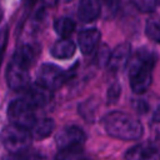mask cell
<instances>
[{
  "instance_id": "obj_1",
  "label": "cell",
  "mask_w": 160,
  "mask_h": 160,
  "mask_svg": "<svg viewBox=\"0 0 160 160\" xmlns=\"http://www.w3.org/2000/svg\"><path fill=\"white\" fill-rule=\"evenodd\" d=\"M158 61V54L142 48L129 59V82L131 90L140 95L145 92L152 81V69Z\"/></svg>"
},
{
  "instance_id": "obj_2",
  "label": "cell",
  "mask_w": 160,
  "mask_h": 160,
  "mask_svg": "<svg viewBox=\"0 0 160 160\" xmlns=\"http://www.w3.org/2000/svg\"><path fill=\"white\" fill-rule=\"evenodd\" d=\"M102 125L110 136L124 141L139 140L142 136V125L140 120L122 111L106 114L102 118Z\"/></svg>"
},
{
  "instance_id": "obj_3",
  "label": "cell",
  "mask_w": 160,
  "mask_h": 160,
  "mask_svg": "<svg viewBox=\"0 0 160 160\" xmlns=\"http://www.w3.org/2000/svg\"><path fill=\"white\" fill-rule=\"evenodd\" d=\"M0 139L4 148L10 154H24L32 140L30 130L11 122L1 130Z\"/></svg>"
},
{
  "instance_id": "obj_4",
  "label": "cell",
  "mask_w": 160,
  "mask_h": 160,
  "mask_svg": "<svg viewBox=\"0 0 160 160\" xmlns=\"http://www.w3.org/2000/svg\"><path fill=\"white\" fill-rule=\"evenodd\" d=\"M8 118L11 124L30 130L36 121L34 108L24 99L12 100L8 106Z\"/></svg>"
},
{
  "instance_id": "obj_5",
  "label": "cell",
  "mask_w": 160,
  "mask_h": 160,
  "mask_svg": "<svg viewBox=\"0 0 160 160\" xmlns=\"http://www.w3.org/2000/svg\"><path fill=\"white\" fill-rule=\"evenodd\" d=\"M69 79V74L55 64H42L38 71V84L49 90H56Z\"/></svg>"
},
{
  "instance_id": "obj_6",
  "label": "cell",
  "mask_w": 160,
  "mask_h": 160,
  "mask_svg": "<svg viewBox=\"0 0 160 160\" xmlns=\"http://www.w3.org/2000/svg\"><path fill=\"white\" fill-rule=\"evenodd\" d=\"M29 80V68L11 59L6 68V81L9 88L16 91H21L30 84Z\"/></svg>"
},
{
  "instance_id": "obj_7",
  "label": "cell",
  "mask_w": 160,
  "mask_h": 160,
  "mask_svg": "<svg viewBox=\"0 0 160 160\" xmlns=\"http://www.w3.org/2000/svg\"><path fill=\"white\" fill-rule=\"evenodd\" d=\"M86 135L76 125H69L62 128L55 136V141L59 149L72 148V146H81L85 142Z\"/></svg>"
},
{
  "instance_id": "obj_8",
  "label": "cell",
  "mask_w": 160,
  "mask_h": 160,
  "mask_svg": "<svg viewBox=\"0 0 160 160\" xmlns=\"http://www.w3.org/2000/svg\"><path fill=\"white\" fill-rule=\"evenodd\" d=\"M24 100L28 101L34 109L36 108H42L46 104L50 102L51 100V90L44 88L42 85L35 82L32 85H28L24 89Z\"/></svg>"
},
{
  "instance_id": "obj_9",
  "label": "cell",
  "mask_w": 160,
  "mask_h": 160,
  "mask_svg": "<svg viewBox=\"0 0 160 160\" xmlns=\"http://www.w3.org/2000/svg\"><path fill=\"white\" fill-rule=\"evenodd\" d=\"M130 56H131V46H130V44L129 42L119 44L112 51H110V56H109V60H108L106 65L114 72L121 71L128 65Z\"/></svg>"
},
{
  "instance_id": "obj_10",
  "label": "cell",
  "mask_w": 160,
  "mask_h": 160,
  "mask_svg": "<svg viewBox=\"0 0 160 160\" xmlns=\"http://www.w3.org/2000/svg\"><path fill=\"white\" fill-rule=\"evenodd\" d=\"M100 39H101V32L95 28L81 30L78 35V44H79L80 51L84 55L92 54L98 48Z\"/></svg>"
},
{
  "instance_id": "obj_11",
  "label": "cell",
  "mask_w": 160,
  "mask_h": 160,
  "mask_svg": "<svg viewBox=\"0 0 160 160\" xmlns=\"http://www.w3.org/2000/svg\"><path fill=\"white\" fill-rule=\"evenodd\" d=\"M125 160H160V154L151 144L142 142L130 148L125 154Z\"/></svg>"
},
{
  "instance_id": "obj_12",
  "label": "cell",
  "mask_w": 160,
  "mask_h": 160,
  "mask_svg": "<svg viewBox=\"0 0 160 160\" xmlns=\"http://www.w3.org/2000/svg\"><path fill=\"white\" fill-rule=\"evenodd\" d=\"M101 14L100 0H80L78 6V18L82 22H92Z\"/></svg>"
},
{
  "instance_id": "obj_13",
  "label": "cell",
  "mask_w": 160,
  "mask_h": 160,
  "mask_svg": "<svg viewBox=\"0 0 160 160\" xmlns=\"http://www.w3.org/2000/svg\"><path fill=\"white\" fill-rule=\"evenodd\" d=\"M75 51H76V45L69 38H61L50 49V54L55 59H60V60L72 58Z\"/></svg>"
},
{
  "instance_id": "obj_14",
  "label": "cell",
  "mask_w": 160,
  "mask_h": 160,
  "mask_svg": "<svg viewBox=\"0 0 160 160\" xmlns=\"http://www.w3.org/2000/svg\"><path fill=\"white\" fill-rule=\"evenodd\" d=\"M54 128H55V122L50 118H44L39 121H35V124L30 129L31 138L35 140H42L51 135Z\"/></svg>"
},
{
  "instance_id": "obj_15",
  "label": "cell",
  "mask_w": 160,
  "mask_h": 160,
  "mask_svg": "<svg viewBox=\"0 0 160 160\" xmlns=\"http://www.w3.org/2000/svg\"><path fill=\"white\" fill-rule=\"evenodd\" d=\"M75 21L69 16H60L54 21V30L60 38H69L75 30Z\"/></svg>"
},
{
  "instance_id": "obj_16",
  "label": "cell",
  "mask_w": 160,
  "mask_h": 160,
  "mask_svg": "<svg viewBox=\"0 0 160 160\" xmlns=\"http://www.w3.org/2000/svg\"><path fill=\"white\" fill-rule=\"evenodd\" d=\"M35 56H36V52L31 45H22L14 52L12 59L16 60L18 62L22 64L24 66L30 68L35 60Z\"/></svg>"
},
{
  "instance_id": "obj_17",
  "label": "cell",
  "mask_w": 160,
  "mask_h": 160,
  "mask_svg": "<svg viewBox=\"0 0 160 160\" xmlns=\"http://www.w3.org/2000/svg\"><path fill=\"white\" fill-rule=\"evenodd\" d=\"M145 34L150 40L160 44V15L152 14L148 18L145 24Z\"/></svg>"
},
{
  "instance_id": "obj_18",
  "label": "cell",
  "mask_w": 160,
  "mask_h": 160,
  "mask_svg": "<svg viewBox=\"0 0 160 160\" xmlns=\"http://www.w3.org/2000/svg\"><path fill=\"white\" fill-rule=\"evenodd\" d=\"M55 160H88L81 146H72L59 149V152L55 156Z\"/></svg>"
},
{
  "instance_id": "obj_19",
  "label": "cell",
  "mask_w": 160,
  "mask_h": 160,
  "mask_svg": "<svg viewBox=\"0 0 160 160\" xmlns=\"http://www.w3.org/2000/svg\"><path fill=\"white\" fill-rule=\"evenodd\" d=\"M98 109V101L95 98L86 99L81 104H79V114L85 119L88 122H92L95 120V114Z\"/></svg>"
},
{
  "instance_id": "obj_20",
  "label": "cell",
  "mask_w": 160,
  "mask_h": 160,
  "mask_svg": "<svg viewBox=\"0 0 160 160\" xmlns=\"http://www.w3.org/2000/svg\"><path fill=\"white\" fill-rule=\"evenodd\" d=\"M130 2L141 12H152L159 6V0H130Z\"/></svg>"
},
{
  "instance_id": "obj_21",
  "label": "cell",
  "mask_w": 160,
  "mask_h": 160,
  "mask_svg": "<svg viewBox=\"0 0 160 160\" xmlns=\"http://www.w3.org/2000/svg\"><path fill=\"white\" fill-rule=\"evenodd\" d=\"M109 56H110V49L108 48V45H101L96 52V56H95L96 65L98 66H105L108 64Z\"/></svg>"
},
{
  "instance_id": "obj_22",
  "label": "cell",
  "mask_w": 160,
  "mask_h": 160,
  "mask_svg": "<svg viewBox=\"0 0 160 160\" xmlns=\"http://www.w3.org/2000/svg\"><path fill=\"white\" fill-rule=\"evenodd\" d=\"M120 94H121V86L118 84V82H114L112 85H110L109 90H108V102L109 104H115L118 101V99L120 98Z\"/></svg>"
},
{
  "instance_id": "obj_23",
  "label": "cell",
  "mask_w": 160,
  "mask_h": 160,
  "mask_svg": "<svg viewBox=\"0 0 160 160\" xmlns=\"http://www.w3.org/2000/svg\"><path fill=\"white\" fill-rule=\"evenodd\" d=\"M104 5L106 6V10L111 14H115L119 9V0H104Z\"/></svg>"
},
{
  "instance_id": "obj_24",
  "label": "cell",
  "mask_w": 160,
  "mask_h": 160,
  "mask_svg": "<svg viewBox=\"0 0 160 160\" xmlns=\"http://www.w3.org/2000/svg\"><path fill=\"white\" fill-rule=\"evenodd\" d=\"M134 108L140 114H145L149 110V106H148L146 101H144V100H135L134 101Z\"/></svg>"
},
{
  "instance_id": "obj_25",
  "label": "cell",
  "mask_w": 160,
  "mask_h": 160,
  "mask_svg": "<svg viewBox=\"0 0 160 160\" xmlns=\"http://www.w3.org/2000/svg\"><path fill=\"white\" fill-rule=\"evenodd\" d=\"M152 125L156 129H159V131H160V105L154 111V115H152Z\"/></svg>"
},
{
  "instance_id": "obj_26",
  "label": "cell",
  "mask_w": 160,
  "mask_h": 160,
  "mask_svg": "<svg viewBox=\"0 0 160 160\" xmlns=\"http://www.w3.org/2000/svg\"><path fill=\"white\" fill-rule=\"evenodd\" d=\"M1 160H24V154H9L2 156Z\"/></svg>"
},
{
  "instance_id": "obj_27",
  "label": "cell",
  "mask_w": 160,
  "mask_h": 160,
  "mask_svg": "<svg viewBox=\"0 0 160 160\" xmlns=\"http://www.w3.org/2000/svg\"><path fill=\"white\" fill-rule=\"evenodd\" d=\"M24 160H48V159L44 158V156H41V155L32 154V155H28V156L24 155Z\"/></svg>"
},
{
  "instance_id": "obj_28",
  "label": "cell",
  "mask_w": 160,
  "mask_h": 160,
  "mask_svg": "<svg viewBox=\"0 0 160 160\" xmlns=\"http://www.w3.org/2000/svg\"><path fill=\"white\" fill-rule=\"evenodd\" d=\"M0 20H1V10H0Z\"/></svg>"
}]
</instances>
